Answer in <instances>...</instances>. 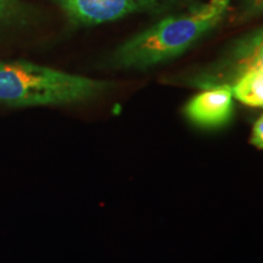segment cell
<instances>
[{"mask_svg":"<svg viewBox=\"0 0 263 263\" xmlns=\"http://www.w3.org/2000/svg\"><path fill=\"white\" fill-rule=\"evenodd\" d=\"M112 88L111 82L67 73L31 61H0V105L5 107L84 104Z\"/></svg>","mask_w":263,"mask_h":263,"instance_id":"1","label":"cell"},{"mask_svg":"<svg viewBox=\"0 0 263 263\" xmlns=\"http://www.w3.org/2000/svg\"><path fill=\"white\" fill-rule=\"evenodd\" d=\"M227 9L209 4L190 14L170 16L115 49L110 66L116 70L143 71L172 60L211 32L222 21Z\"/></svg>","mask_w":263,"mask_h":263,"instance_id":"2","label":"cell"},{"mask_svg":"<svg viewBox=\"0 0 263 263\" xmlns=\"http://www.w3.org/2000/svg\"><path fill=\"white\" fill-rule=\"evenodd\" d=\"M257 68L263 70V27L236 38L215 60L172 77L170 83L199 89L232 87L240 76Z\"/></svg>","mask_w":263,"mask_h":263,"instance_id":"3","label":"cell"},{"mask_svg":"<svg viewBox=\"0 0 263 263\" xmlns=\"http://www.w3.org/2000/svg\"><path fill=\"white\" fill-rule=\"evenodd\" d=\"M76 25L95 26L136 12L155 11L166 0H55Z\"/></svg>","mask_w":263,"mask_h":263,"instance_id":"4","label":"cell"},{"mask_svg":"<svg viewBox=\"0 0 263 263\" xmlns=\"http://www.w3.org/2000/svg\"><path fill=\"white\" fill-rule=\"evenodd\" d=\"M234 112L232 87H219L202 89L194 95L183 108L184 116L194 126L203 129H216L226 126Z\"/></svg>","mask_w":263,"mask_h":263,"instance_id":"5","label":"cell"},{"mask_svg":"<svg viewBox=\"0 0 263 263\" xmlns=\"http://www.w3.org/2000/svg\"><path fill=\"white\" fill-rule=\"evenodd\" d=\"M233 98L250 107L263 108V70L248 71L232 84Z\"/></svg>","mask_w":263,"mask_h":263,"instance_id":"6","label":"cell"},{"mask_svg":"<svg viewBox=\"0 0 263 263\" xmlns=\"http://www.w3.org/2000/svg\"><path fill=\"white\" fill-rule=\"evenodd\" d=\"M261 12H263V0H244L239 20L248 21L249 18L259 15Z\"/></svg>","mask_w":263,"mask_h":263,"instance_id":"7","label":"cell"},{"mask_svg":"<svg viewBox=\"0 0 263 263\" xmlns=\"http://www.w3.org/2000/svg\"><path fill=\"white\" fill-rule=\"evenodd\" d=\"M250 143L252 145L263 150V114L257 118L254 127H252L251 138H250Z\"/></svg>","mask_w":263,"mask_h":263,"instance_id":"8","label":"cell"},{"mask_svg":"<svg viewBox=\"0 0 263 263\" xmlns=\"http://www.w3.org/2000/svg\"><path fill=\"white\" fill-rule=\"evenodd\" d=\"M18 11V3L16 0H0V20L8 18Z\"/></svg>","mask_w":263,"mask_h":263,"instance_id":"9","label":"cell"}]
</instances>
